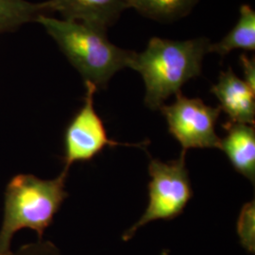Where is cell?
I'll list each match as a JSON object with an SVG mask.
<instances>
[{"instance_id":"7a4b0ae2","label":"cell","mask_w":255,"mask_h":255,"mask_svg":"<svg viewBox=\"0 0 255 255\" xmlns=\"http://www.w3.org/2000/svg\"><path fill=\"white\" fill-rule=\"evenodd\" d=\"M68 174L42 180L32 174H18L8 182L5 191L4 218L0 229V255H9L13 236L22 229L33 230L39 239L54 221L68 197L65 182Z\"/></svg>"},{"instance_id":"9c48e42d","label":"cell","mask_w":255,"mask_h":255,"mask_svg":"<svg viewBox=\"0 0 255 255\" xmlns=\"http://www.w3.org/2000/svg\"><path fill=\"white\" fill-rule=\"evenodd\" d=\"M226 135L220 139L219 148L227 155L238 173L255 182V129L254 126L227 121Z\"/></svg>"},{"instance_id":"30bf717a","label":"cell","mask_w":255,"mask_h":255,"mask_svg":"<svg viewBox=\"0 0 255 255\" xmlns=\"http://www.w3.org/2000/svg\"><path fill=\"white\" fill-rule=\"evenodd\" d=\"M234 49L255 50V11L249 5L240 7L236 26L219 42L210 44L208 52L225 56Z\"/></svg>"},{"instance_id":"3957f363","label":"cell","mask_w":255,"mask_h":255,"mask_svg":"<svg viewBox=\"0 0 255 255\" xmlns=\"http://www.w3.org/2000/svg\"><path fill=\"white\" fill-rule=\"evenodd\" d=\"M35 22L54 39L84 82H91L98 89L105 87L115 74L128 67L135 52L115 46L105 31L80 22L45 14L39 15Z\"/></svg>"},{"instance_id":"9a60e30c","label":"cell","mask_w":255,"mask_h":255,"mask_svg":"<svg viewBox=\"0 0 255 255\" xmlns=\"http://www.w3.org/2000/svg\"><path fill=\"white\" fill-rule=\"evenodd\" d=\"M240 63L245 77L244 82L255 91V61L246 54L240 55Z\"/></svg>"},{"instance_id":"5bb4252c","label":"cell","mask_w":255,"mask_h":255,"mask_svg":"<svg viewBox=\"0 0 255 255\" xmlns=\"http://www.w3.org/2000/svg\"><path fill=\"white\" fill-rule=\"evenodd\" d=\"M7 255H64L61 250L52 243L44 239H38L36 242L27 243L19 247L15 252Z\"/></svg>"},{"instance_id":"6da1fadb","label":"cell","mask_w":255,"mask_h":255,"mask_svg":"<svg viewBox=\"0 0 255 255\" xmlns=\"http://www.w3.org/2000/svg\"><path fill=\"white\" fill-rule=\"evenodd\" d=\"M210 41L201 37L172 41L154 37L141 53L134 52L128 66L145 82V104L159 110L165 101L181 92L183 84L200 76Z\"/></svg>"},{"instance_id":"8fae6325","label":"cell","mask_w":255,"mask_h":255,"mask_svg":"<svg viewBox=\"0 0 255 255\" xmlns=\"http://www.w3.org/2000/svg\"><path fill=\"white\" fill-rule=\"evenodd\" d=\"M46 11L45 3L27 0H0V34L17 29Z\"/></svg>"},{"instance_id":"7c38bea8","label":"cell","mask_w":255,"mask_h":255,"mask_svg":"<svg viewBox=\"0 0 255 255\" xmlns=\"http://www.w3.org/2000/svg\"><path fill=\"white\" fill-rule=\"evenodd\" d=\"M198 0H128L129 8L150 18L168 20L185 14Z\"/></svg>"},{"instance_id":"8992f818","label":"cell","mask_w":255,"mask_h":255,"mask_svg":"<svg viewBox=\"0 0 255 255\" xmlns=\"http://www.w3.org/2000/svg\"><path fill=\"white\" fill-rule=\"evenodd\" d=\"M84 83V103L64 130V173H69L75 163L90 162L106 146H134L110 139L102 119L95 110L94 97L98 88L91 82Z\"/></svg>"},{"instance_id":"4fadbf2b","label":"cell","mask_w":255,"mask_h":255,"mask_svg":"<svg viewBox=\"0 0 255 255\" xmlns=\"http://www.w3.org/2000/svg\"><path fill=\"white\" fill-rule=\"evenodd\" d=\"M237 232L242 247L250 254L255 253V203L243 205L237 223Z\"/></svg>"},{"instance_id":"277c9868","label":"cell","mask_w":255,"mask_h":255,"mask_svg":"<svg viewBox=\"0 0 255 255\" xmlns=\"http://www.w3.org/2000/svg\"><path fill=\"white\" fill-rule=\"evenodd\" d=\"M186 152L179 159L164 163L151 159L148 172L149 202L144 215L123 234L122 240L128 241L138 230L155 220H171L179 217L193 197L191 182L185 164Z\"/></svg>"},{"instance_id":"5b68a950","label":"cell","mask_w":255,"mask_h":255,"mask_svg":"<svg viewBox=\"0 0 255 255\" xmlns=\"http://www.w3.org/2000/svg\"><path fill=\"white\" fill-rule=\"evenodd\" d=\"M169 105L160 111L166 119L170 134L181 144L182 151L190 148H219L216 124L221 110L206 105L201 99H190L178 93Z\"/></svg>"},{"instance_id":"ba28073f","label":"cell","mask_w":255,"mask_h":255,"mask_svg":"<svg viewBox=\"0 0 255 255\" xmlns=\"http://www.w3.org/2000/svg\"><path fill=\"white\" fill-rule=\"evenodd\" d=\"M211 93L219 100V107L228 116V121L255 125V91L231 67L220 73Z\"/></svg>"},{"instance_id":"52a82bcc","label":"cell","mask_w":255,"mask_h":255,"mask_svg":"<svg viewBox=\"0 0 255 255\" xmlns=\"http://www.w3.org/2000/svg\"><path fill=\"white\" fill-rule=\"evenodd\" d=\"M44 3L46 12H59L64 20L80 22L105 32L129 8L128 0H47Z\"/></svg>"}]
</instances>
